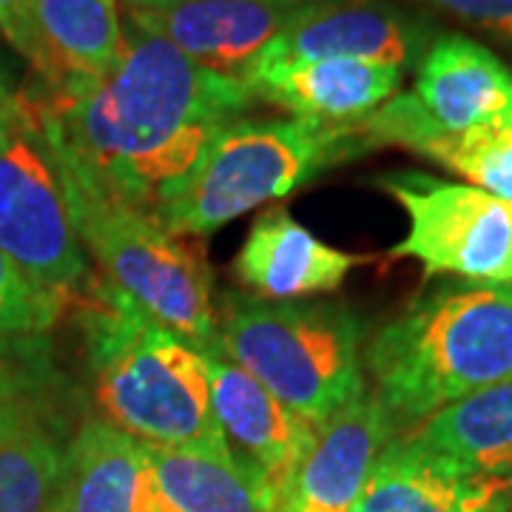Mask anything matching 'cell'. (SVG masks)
<instances>
[{"mask_svg":"<svg viewBox=\"0 0 512 512\" xmlns=\"http://www.w3.org/2000/svg\"><path fill=\"white\" fill-rule=\"evenodd\" d=\"M254 100L242 80L205 69L134 20L109 72L40 97L63 165L148 214Z\"/></svg>","mask_w":512,"mask_h":512,"instance_id":"6da1fadb","label":"cell"},{"mask_svg":"<svg viewBox=\"0 0 512 512\" xmlns=\"http://www.w3.org/2000/svg\"><path fill=\"white\" fill-rule=\"evenodd\" d=\"M365 370L387 416L419 427L450 404L512 379V282H461L416 299L367 342Z\"/></svg>","mask_w":512,"mask_h":512,"instance_id":"7a4b0ae2","label":"cell"},{"mask_svg":"<svg viewBox=\"0 0 512 512\" xmlns=\"http://www.w3.org/2000/svg\"><path fill=\"white\" fill-rule=\"evenodd\" d=\"M80 325L103 419L146 444L231 450L194 345L106 282H92Z\"/></svg>","mask_w":512,"mask_h":512,"instance_id":"3957f363","label":"cell"},{"mask_svg":"<svg viewBox=\"0 0 512 512\" xmlns=\"http://www.w3.org/2000/svg\"><path fill=\"white\" fill-rule=\"evenodd\" d=\"M353 126L239 117L205 146L154 211L177 237H208L265 202L285 200L325 168L365 151Z\"/></svg>","mask_w":512,"mask_h":512,"instance_id":"277c9868","label":"cell"},{"mask_svg":"<svg viewBox=\"0 0 512 512\" xmlns=\"http://www.w3.org/2000/svg\"><path fill=\"white\" fill-rule=\"evenodd\" d=\"M217 339L234 365L316 430L365 390L362 325L345 305L228 293Z\"/></svg>","mask_w":512,"mask_h":512,"instance_id":"5b68a950","label":"cell"},{"mask_svg":"<svg viewBox=\"0 0 512 512\" xmlns=\"http://www.w3.org/2000/svg\"><path fill=\"white\" fill-rule=\"evenodd\" d=\"M63 165V160H60ZM74 228L103 282L126 293L202 356L217 353V311L205 256L154 214L97 191L63 165Z\"/></svg>","mask_w":512,"mask_h":512,"instance_id":"8992f818","label":"cell"},{"mask_svg":"<svg viewBox=\"0 0 512 512\" xmlns=\"http://www.w3.org/2000/svg\"><path fill=\"white\" fill-rule=\"evenodd\" d=\"M0 248L60 299L89 282L49 120L37 94L0 83Z\"/></svg>","mask_w":512,"mask_h":512,"instance_id":"52a82bcc","label":"cell"},{"mask_svg":"<svg viewBox=\"0 0 512 512\" xmlns=\"http://www.w3.org/2000/svg\"><path fill=\"white\" fill-rule=\"evenodd\" d=\"M376 185L402 205L410 225L390 256L416 259L427 276L450 274L476 285L512 282L510 202L421 171L382 174Z\"/></svg>","mask_w":512,"mask_h":512,"instance_id":"ba28073f","label":"cell"},{"mask_svg":"<svg viewBox=\"0 0 512 512\" xmlns=\"http://www.w3.org/2000/svg\"><path fill=\"white\" fill-rule=\"evenodd\" d=\"M430 29L393 0H325L285 26L256 55L242 83L311 60H373L396 69L419 66Z\"/></svg>","mask_w":512,"mask_h":512,"instance_id":"9c48e42d","label":"cell"},{"mask_svg":"<svg viewBox=\"0 0 512 512\" xmlns=\"http://www.w3.org/2000/svg\"><path fill=\"white\" fill-rule=\"evenodd\" d=\"M69 441L40 382L0 356V512H60Z\"/></svg>","mask_w":512,"mask_h":512,"instance_id":"30bf717a","label":"cell"},{"mask_svg":"<svg viewBox=\"0 0 512 512\" xmlns=\"http://www.w3.org/2000/svg\"><path fill=\"white\" fill-rule=\"evenodd\" d=\"M319 3L325 0H174L128 6L126 15L205 69L242 80L256 55Z\"/></svg>","mask_w":512,"mask_h":512,"instance_id":"8fae6325","label":"cell"},{"mask_svg":"<svg viewBox=\"0 0 512 512\" xmlns=\"http://www.w3.org/2000/svg\"><path fill=\"white\" fill-rule=\"evenodd\" d=\"M211 404L231 453L251 461L285 495L299 464L311 453L316 427L279 402L248 370L234 365L222 350L205 356Z\"/></svg>","mask_w":512,"mask_h":512,"instance_id":"7c38bea8","label":"cell"},{"mask_svg":"<svg viewBox=\"0 0 512 512\" xmlns=\"http://www.w3.org/2000/svg\"><path fill=\"white\" fill-rule=\"evenodd\" d=\"M393 436L396 424L373 387H365L319 427L311 453L282 495L279 512H350Z\"/></svg>","mask_w":512,"mask_h":512,"instance_id":"4fadbf2b","label":"cell"},{"mask_svg":"<svg viewBox=\"0 0 512 512\" xmlns=\"http://www.w3.org/2000/svg\"><path fill=\"white\" fill-rule=\"evenodd\" d=\"M421 117L447 134L512 128V72L476 40L441 35L419 63L410 92Z\"/></svg>","mask_w":512,"mask_h":512,"instance_id":"5bb4252c","label":"cell"},{"mask_svg":"<svg viewBox=\"0 0 512 512\" xmlns=\"http://www.w3.org/2000/svg\"><path fill=\"white\" fill-rule=\"evenodd\" d=\"M365 256L339 251L311 234L288 208L259 214L234 259L239 282L262 299L291 302L336 291Z\"/></svg>","mask_w":512,"mask_h":512,"instance_id":"9a60e30c","label":"cell"},{"mask_svg":"<svg viewBox=\"0 0 512 512\" xmlns=\"http://www.w3.org/2000/svg\"><path fill=\"white\" fill-rule=\"evenodd\" d=\"M402 74V69L387 63L333 57L293 63L254 77L248 89L254 92L256 100L285 109L299 120L325 126H353L399 94Z\"/></svg>","mask_w":512,"mask_h":512,"instance_id":"2e32d148","label":"cell"},{"mask_svg":"<svg viewBox=\"0 0 512 512\" xmlns=\"http://www.w3.org/2000/svg\"><path fill=\"white\" fill-rule=\"evenodd\" d=\"M510 481L464 473L404 433L384 444L350 512H481Z\"/></svg>","mask_w":512,"mask_h":512,"instance_id":"e0dca14e","label":"cell"},{"mask_svg":"<svg viewBox=\"0 0 512 512\" xmlns=\"http://www.w3.org/2000/svg\"><path fill=\"white\" fill-rule=\"evenodd\" d=\"M367 148L402 146L512 205V128L447 134L430 126L410 94H396L359 123Z\"/></svg>","mask_w":512,"mask_h":512,"instance_id":"ac0fdd59","label":"cell"},{"mask_svg":"<svg viewBox=\"0 0 512 512\" xmlns=\"http://www.w3.org/2000/svg\"><path fill=\"white\" fill-rule=\"evenodd\" d=\"M146 456L174 512H279L282 507L274 484L231 450L146 444Z\"/></svg>","mask_w":512,"mask_h":512,"instance_id":"d6986e66","label":"cell"},{"mask_svg":"<svg viewBox=\"0 0 512 512\" xmlns=\"http://www.w3.org/2000/svg\"><path fill=\"white\" fill-rule=\"evenodd\" d=\"M46 89L92 80L117 63L126 40L117 0H32Z\"/></svg>","mask_w":512,"mask_h":512,"instance_id":"ffe728a7","label":"cell"},{"mask_svg":"<svg viewBox=\"0 0 512 512\" xmlns=\"http://www.w3.org/2000/svg\"><path fill=\"white\" fill-rule=\"evenodd\" d=\"M410 436L464 473L512 478V379L444 407Z\"/></svg>","mask_w":512,"mask_h":512,"instance_id":"44dd1931","label":"cell"},{"mask_svg":"<svg viewBox=\"0 0 512 512\" xmlns=\"http://www.w3.org/2000/svg\"><path fill=\"white\" fill-rule=\"evenodd\" d=\"M146 441L106 419H86L72 433L60 512H131Z\"/></svg>","mask_w":512,"mask_h":512,"instance_id":"7402d4cb","label":"cell"},{"mask_svg":"<svg viewBox=\"0 0 512 512\" xmlns=\"http://www.w3.org/2000/svg\"><path fill=\"white\" fill-rule=\"evenodd\" d=\"M63 302L66 299L35 285L0 248V339L37 336L49 330L63 313Z\"/></svg>","mask_w":512,"mask_h":512,"instance_id":"603a6c76","label":"cell"},{"mask_svg":"<svg viewBox=\"0 0 512 512\" xmlns=\"http://www.w3.org/2000/svg\"><path fill=\"white\" fill-rule=\"evenodd\" d=\"M450 18L512 46V0H427Z\"/></svg>","mask_w":512,"mask_h":512,"instance_id":"cb8c5ba5","label":"cell"},{"mask_svg":"<svg viewBox=\"0 0 512 512\" xmlns=\"http://www.w3.org/2000/svg\"><path fill=\"white\" fill-rule=\"evenodd\" d=\"M0 35L15 46L18 55L35 66L37 74H43L46 57H43V43L37 35L32 0H0Z\"/></svg>","mask_w":512,"mask_h":512,"instance_id":"d4e9b609","label":"cell"},{"mask_svg":"<svg viewBox=\"0 0 512 512\" xmlns=\"http://www.w3.org/2000/svg\"><path fill=\"white\" fill-rule=\"evenodd\" d=\"M481 512H512V481Z\"/></svg>","mask_w":512,"mask_h":512,"instance_id":"484cf974","label":"cell"},{"mask_svg":"<svg viewBox=\"0 0 512 512\" xmlns=\"http://www.w3.org/2000/svg\"><path fill=\"white\" fill-rule=\"evenodd\" d=\"M165 3H174V0H126V6H165Z\"/></svg>","mask_w":512,"mask_h":512,"instance_id":"4316f807","label":"cell"},{"mask_svg":"<svg viewBox=\"0 0 512 512\" xmlns=\"http://www.w3.org/2000/svg\"><path fill=\"white\" fill-rule=\"evenodd\" d=\"M0 83H6V72H3V66H0Z\"/></svg>","mask_w":512,"mask_h":512,"instance_id":"83f0119b","label":"cell"}]
</instances>
